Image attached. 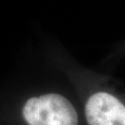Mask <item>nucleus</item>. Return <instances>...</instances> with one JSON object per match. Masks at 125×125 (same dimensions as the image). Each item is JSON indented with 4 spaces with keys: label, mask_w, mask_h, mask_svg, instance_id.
Instances as JSON below:
<instances>
[{
    "label": "nucleus",
    "mask_w": 125,
    "mask_h": 125,
    "mask_svg": "<svg viewBox=\"0 0 125 125\" xmlns=\"http://www.w3.org/2000/svg\"><path fill=\"white\" fill-rule=\"evenodd\" d=\"M22 116L29 125H79L73 104L55 93L29 98L23 106Z\"/></svg>",
    "instance_id": "nucleus-1"
},
{
    "label": "nucleus",
    "mask_w": 125,
    "mask_h": 125,
    "mask_svg": "<svg viewBox=\"0 0 125 125\" xmlns=\"http://www.w3.org/2000/svg\"><path fill=\"white\" fill-rule=\"evenodd\" d=\"M84 116L88 125H125V93L101 88L86 97Z\"/></svg>",
    "instance_id": "nucleus-2"
}]
</instances>
